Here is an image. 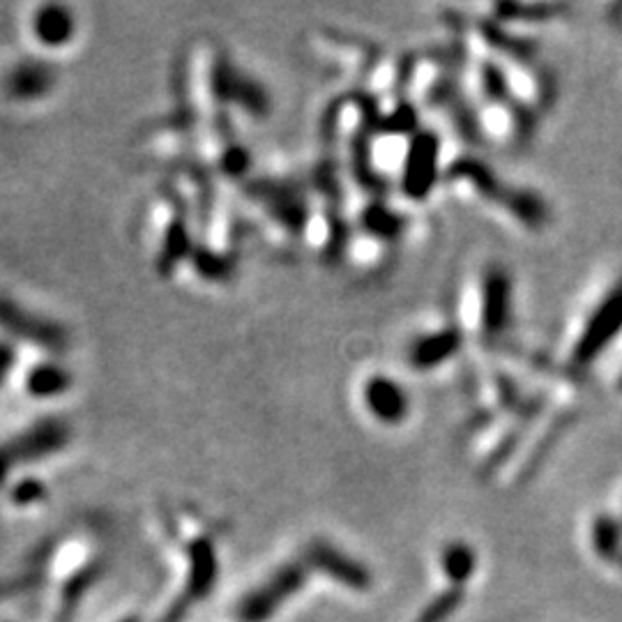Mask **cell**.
<instances>
[{"label": "cell", "instance_id": "obj_1", "mask_svg": "<svg viewBox=\"0 0 622 622\" xmlns=\"http://www.w3.org/2000/svg\"><path fill=\"white\" fill-rule=\"evenodd\" d=\"M514 288L503 263L484 261L461 279L452 321L466 344H491L512 323Z\"/></svg>", "mask_w": 622, "mask_h": 622}, {"label": "cell", "instance_id": "obj_2", "mask_svg": "<svg viewBox=\"0 0 622 622\" xmlns=\"http://www.w3.org/2000/svg\"><path fill=\"white\" fill-rule=\"evenodd\" d=\"M353 399L364 420L376 427H399L411 415V394L388 371H362L355 381Z\"/></svg>", "mask_w": 622, "mask_h": 622}, {"label": "cell", "instance_id": "obj_3", "mask_svg": "<svg viewBox=\"0 0 622 622\" xmlns=\"http://www.w3.org/2000/svg\"><path fill=\"white\" fill-rule=\"evenodd\" d=\"M622 332V279L602 295L570 348V367L588 369Z\"/></svg>", "mask_w": 622, "mask_h": 622}, {"label": "cell", "instance_id": "obj_4", "mask_svg": "<svg viewBox=\"0 0 622 622\" xmlns=\"http://www.w3.org/2000/svg\"><path fill=\"white\" fill-rule=\"evenodd\" d=\"M470 127L500 150L521 146L533 125V116L512 100L510 95L496 93L487 100L470 106Z\"/></svg>", "mask_w": 622, "mask_h": 622}, {"label": "cell", "instance_id": "obj_5", "mask_svg": "<svg viewBox=\"0 0 622 622\" xmlns=\"http://www.w3.org/2000/svg\"><path fill=\"white\" fill-rule=\"evenodd\" d=\"M376 127V104L364 93H346L328 106L323 116V132L332 146L348 153L358 166L360 148Z\"/></svg>", "mask_w": 622, "mask_h": 622}, {"label": "cell", "instance_id": "obj_6", "mask_svg": "<svg viewBox=\"0 0 622 622\" xmlns=\"http://www.w3.org/2000/svg\"><path fill=\"white\" fill-rule=\"evenodd\" d=\"M70 424L60 417H42L10 441L0 443V484L21 464L51 457L70 443Z\"/></svg>", "mask_w": 622, "mask_h": 622}, {"label": "cell", "instance_id": "obj_7", "mask_svg": "<svg viewBox=\"0 0 622 622\" xmlns=\"http://www.w3.org/2000/svg\"><path fill=\"white\" fill-rule=\"evenodd\" d=\"M346 231V219L341 215L339 199H332L325 192L307 196L300 245L309 254H314L321 261L339 259Z\"/></svg>", "mask_w": 622, "mask_h": 622}, {"label": "cell", "instance_id": "obj_8", "mask_svg": "<svg viewBox=\"0 0 622 622\" xmlns=\"http://www.w3.org/2000/svg\"><path fill=\"white\" fill-rule=\"evenodd\" d=\"M307 47L325 70L337 72L339 77H364L378 58L374 44L353 35L332 33V30L311 33L307 37Z\"/></svg>", "mask_w": 622, "mask_h": 622}, {"label": "cell", "instance_id": "obj_9", "mask_svg": "<svg viewBox=\"0 0 622 622\" xmlns=\"http://www.w3.org/2000/svg\"><path fill=\"white\" fill-rule=\"evenodd\" d=\"M466 339L454 321H436L413 332L406 344V362L417 374H436L457 360Z\"/></svg>", "mask_w": 622, "mask_h": 622}, {"label": "cell", "instance_id": "obj_10", "mask_svg": "<svg viewBox=\"0 0 622 622\" xmlns=\"http://www.w3.org/2000/svg\"><path fill=\"white\" fill-rule=\"evenodd\" d=\"M441 180L447 192L461 206L487 210L500 194L505 182H500L487 164L475 157H459L443 169Z\"/></svg>", "mask_w": 622, "mask_h": 622}, {"label": "cell", "instance_id": "obj_11", "mask_svg": "<svg viewBox=\"0 0 622 622\" xmlns=\"http://www.w3.org/2000/svg\"><path fill=\"white\" fill-rule=\"evenodd\" d=\"M0 330L12 339L28 341V344L51 353H63L70 346V332L65 325L37 316L35 311L24 309L19 302L5 298V295H0Z\"/></svg>", "mask_w": 622, "mask_h": 622}, {"label": "cell", "instance_id": "obj_12", "mask_svg": "<svg viewBox=\"0 0 622 622\" xmlns=\"http://www.w3.org/2000/svg\"><path fill=\"white\" fill-rule=\"evenodd\" d=\"M443 176V141L436 132L417 130L399 189L408 201L427 199Z\"/></svg>", "mask_w": 622, "mask_h": 622}, {"label": "cell", "instance_id": "obj_13", "mask_svg": "<svg viewBox=\"0 0 622 622\" xmlns=\"http://www.w3.org/2000/svg\"><path fill=\"white\" fill-rule=\"evenodd\" d=\"M452 74L445 60L436 53H422L406 63L401 95L411 106H438L447 95Z\"/></svg>", "mask_w": 622, "mask_h": 622}, {"label": "cell", "instance_id": "obj_14", "mask_svg": "<svg viewBox=\"0 0 622 622\" xmlns=\"http://www.w3.org/2000/svg\"><path fill=\"white\" fill-rule=\"evenodd\" d=\"M487 212L505 226L510 222L523 231H540L551 219L549 206H546L542 196L530 192V189H519L510 185H503Z\"/></svg>", "mask_w": 622, "mask_h": 622}, {"label": "cell", "instance_id": "obj_15", "mask_svg": "<svg viewBox=\"0 0 622 622\" xmlns=\"http://www.w3.org/2000/svg\"><path fill=\"white\" fill-rule=\"evenodd\" d=\"M341 261L358 275H376L392 261V240L367 229H348L341 245Z\"/></svg>", "mask_w": 622, "mask_h": 622}, {"label": "cell", "instance_id": "obj_16", "mask_svg": "<svg viewBox=\"0 0 622 622\" xmlns=\"http://www.w3.org/2000/svg\"><path fill=\"white\" fill-rule=\"evenodd\" d=\"M58 81V70L47 60H21L7 72L5 93L17 102H35L47 97Z\"/></svg>", "mask_w": 622, "mask_h": 622}, {"label": "cell", "instance_id": "obj_17", "mask_svg": "<svg viewBox=\"0 0 622 622\" xmlns=\"http://www.w3.org/2000/svg\"><path fill=\"white\" fill-rule=\"evenodd\" d=\"M300 583H302V567L298 565L286 567V570L279 572L270 583H265L263 588H259V593H254L252 597H247L245 602H242L240 606L242 620L261 622L263 618H268L282 599L295 593V588H298Z\"/></svg>", "mask_w": 622, "mask_h": 622}, {"label": "cell", "instance_id": "obj_18", "mask_svg": "<svg viewBox=\"0 0 622 622\" xmlns=\"http://www.w3.org/2000/svg\"><path fill=\"white\" fill-rule=\"evenodd\" d=\"M33 30L44 47H63L74 37V30H77V21H74V14L70 12V7L65 5H44L37 10Z\"/></svg>", "mask_w": 622, "mask_h": 622}, {"label": "cell", "instance_id": "obj_19", "mask_svg": "<svg viewBox=\"0 0 622 622\" xmlns=\"http://www.w3.org/2000/svg\"><path fill=\"white\" fill-rule=\"evenodd\" d=\"M72 388V374L58 362H40L28 371L26 390L37 399H53Z\"/></svg>", "mask_w": 622, "mask_h": 622}, {"label": "cell", "instance_id": "obj_20", "mask_svg": "<svg viewBox=\"0 0 622 622\" xmlns=\"http://www.w3.org/2000/svg\"><path fill=\"white\" fill-rule=\"evenodd\" d=\"M593 546L597 556L606 560H620L622 556V523L602 514L593 523Z\"/></svg>", "mask_w": 622, "mask_h": 622}, {"label": "cell", "instance_id": "obj_21", "mask_svg": "<svg viewBox=\"0 0 622 622\" xmlns=\"http://www.w3.org/2000/svg\"><path fill=\"white\" fill-rule=\"evenodd\" d=\"M314 558L321 567L323 565L328 567V572L335 574L339 581L351 583V586H364V583H367V576H364V570L358 563H353V560L344 558L341 553L328 549V546H318Z\"/></svg>", "mask_w": 622, "mask_h": 622}, {"label": "cell", "instance_id": "obj_22", "mask_svg": "<svg viewBox=\"0 0 622 622\" xmlns=\"http://www.w3.org/2000/svg\"><path fill=\"white\" fill-rule=\"evenodd\" d=\"M443 570L459 586V583H464L466 579L473 576L475 551L464 542L447 544L445 551H443Z\"/></svg>", "mask_w": 622, "mask_h": 622}, {"label": "cell", "instance_id": "obj_23", "mask_svg": "<svg viewBox=\"0 0 622 622\" xmlns=\"http://www.w3.org/2000/svg\"><path fill=\"white\" fill-rule=\"evenodd\" d=\"M14 364H17V348L10 341L0 339V388H3L5 378L10 376Z\"/></svg>", "mask_w": 622, "mask_h": 622}, {"label": "cell", "instance_id": "obj_24", "mask_svg": "<svg viewBox=\"0 0 622 622\" xmlns=\"http://www.w3.org/2000/svg\"><path fill=\"white\" fill-rule=\"evenodd\" d=\"M44 493V487L37 480H24L21 484H17V489H14V500L17 503H33V500L42 498Z\"/></svg>", "mask_w": 622, "mask_h": 622}, {"label": "cell", "instance_id": "obj_25", "mask_svg": "<svg viewBox=\"0 0 622 622\" xmlns=\"http://www.w3.org/2000/svg\"><path fill=\"white\" fill-rule=\"evenodd\" d=\"M618 563H620V565H622V556H620V560H618Z\"/></svg>", "mask_w": 622, "mask_h": 622}]
</instances>
